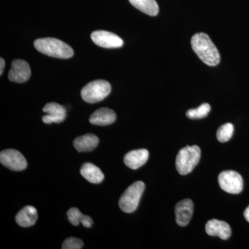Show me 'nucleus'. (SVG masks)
<instances>
[{
	"mask_svg": "<svg viewBox=\"0 0 249 249\" xmlns=\"http://www.w3.org/2000/svg\"><path fill=\"white\" fill-rule=\"evenodd\" d=\"M211 111V106L209 103H204L196 109H189L187 111V117L191 119H199L206 117Z\"/></svg>",
	"mask_w": 249,
	"mask_h": 249,
	"instance_id": "aec40b11",
	"label": "nucleus"
},
{
	"mask_svg": "<svg viewBox=\"0 0 249 249\" xmlns=\"http://www.w3.org/2000/svg\"><path fill=\"white\" fill-rule=\"evenodd\" d=\"M34 47L40 53L53 58L68 59L73 55V49L63 41L53 37L37 39Z\"/></svg>",
	"mask_w": 249,
	"mask_h": 249,
	"instance_id": "f03ea898",
	"label": "nucleus"
},
{
	"mask_svg": "<svg viewBox=\"0 0 249 249\" xmlns=\"http://www.w3.org/2000/svg\"><path fill=\"white\" fill-rule=\"evenodd\" d=\"M111 85L104 80H96L85 85L81 91L82 98L88 103H96L105 99L111 92Z\"/></svg>",
	"mask_w": 249,
	"mask_h": 249,
	"instance_id": "39448f33",
	"label": "nucleus"
},
{
	"mask_svg": "<svg viewBox=\"0 0 249 249\" xmlns=\"http://www.w3.org/2000/svg\"><path fill=\"white\" fill-rule=\"evenodd\" d=\"M129 2L139 11L150 16L159 14L158 4L155 0H129Z\"/></svg>",
	"mask_w": 249,
	"mask_h": 249,
	"instance_id": "6ab92c4d",
	"label": "nucleus"
},
{
	"mask_svg": "<svg viewBox=\"0 0 249 249\" xmlns=\"http://www.w3.org/2000/svg\"><path fill=\"white\" fill-rule=\"evenodd\" d=\"M69 222L72 225L78 226L80 222L85 228H91L93 225V220L89 216L84 215L76 207L71 208L67 211Z\"/></svg>",
	"mask_w": 249,
	"mask_h": 249,
	"instance_id": "a211bd4d",
	"label": "nucleus"
},
{
	"mask_svg": "<svg viewBox=\"0 0 249 249\" xmlns=\"http://www.w3.org/2000/svg\"><path fill=\"white\" fill-rule=\"evenodd\" d=\"M218 182L223 191L231 194H239L243 190V178L233 170L222 172L218 177Z\"/></svg>",
	"mask_w": 249,
	"mask_h": 249,
	"instance_id": "423d86ee",
	"label": "nucleus"
},
{
	"mask_svg": "<svg viewBox=\"0 0 249 249\" xmlns=\"http://www.w3.org/2000/svg\"><path fill=\"white\" fill-rule=\"evenodd\" d=\"M201 158V150L197 145L186 146L181 149L176 158V168L180 175L191 173Z\"/></svg>",
	"mask_w": 249,
	"mask_h": 249,
	"instance_id": "7ed1b4c3",
	"label": "nucleus"
},
{
	"mask_svg": "<svg viewBox=\"0 0 249 249\" xmlns=\"http://www.w3.org/2000/svg\"><path fill=\"white\" fill-rule=\"evenodd\" d=\"M234 132V126L232 124L228 123L222 124L219 127L217 132V139L219 142H229L232 138Z\"/></svg>",
	"mask_w": 249,
	"mask_h": 249,
	"instance_id": "412c9836",
	"label": "nucleus"
},
{
	"mask_svg": "<svg viewBox=\"0 0 249 249\" xmlns=\"http://www.w3.org/2000/svg\"><path fill=\"white\" fill-rule=\"evenodd\" d=\"M145 187V183L142 181H136L129 186L119 199V205L121 211L126 213L134 212L138 208Z\"/></svg>",
	"mask_w": 249,
	"mask_h": 249,
	"instance_id": "20e7f679",
	"label": "nucleus"
},
{
	"mask_svg": "<svg viewBox=\"0 0 249 249\" xmlns=\"http://www.w3.org/2000/svg\"><path fill=\"white\" fill-rule=\"evenodd\" d=\"M91 38L96 45L103 48H120L124 45V40L115 34L106 31H93Z\"/></svg>",
	"mask_w": 249,
	"mask_h": 249,
	"instance_id": "6e6552de",
	"label": "nucleus"
},
{
	"mask_svg": "<svg viewBox=\"0 0 249 249\" xmlns=\"http://www.w3.org/2000/svg\"><path fill=\"white\" fill-rule=\"evenodd\" d=\"M116 119L115 112L107 107L100 108L91 114L89 122L95 125L106 126L114 124Z\"/></svg>",
	"mask_w": 249,
	"mask_h": 249,
	"instance_id": "4468645a",
	"label": "nucleus"
},
{
	"mask_svg": "<svg viewBox=\"0 0 249 249\" xmlns=\"http://www.w3.org/2000/svg\"><path fill=\"white\" fill-rule=\"evenodd\" d=\"M83 247V242L76 237H69L62 243V249H80Z\"/></svg>",
	"mask_w": 249,
	"mask_h": 249,
	"instance_id": "4be33fe9",
	"label": "nucleus"
},
{
	"mask_svg": "<svg viewBox=\"0 0 249 249\" xmlns=\"http://www.w3.org/2000/svg\"><path fill=\"white\" fill-rule=\"evenodd\" d=\"M31 71L29 64L25 60H15L11 63L9 73V79L17 83H23L30 78Z\"/></svg>",
	"mask_w": 249,
	"mask_h": 249,
	"instance_id": "1a4fd4ad",
	"label": "nucleus"
},
{
	"mask_svg": "<svg viewBox=\"0 0 249 249\" xmlns=\"http://www.w3.org/2000/svg\"><path fill=\"white\" fill-rule=\"evenodd\" d=\"M82 176L89 182L98 184L104 179V175L98 167L91 163H85L80 168Z\"/></svg>",
	"mask_w": 249,
	"mask_h": 249,
	"instance_id": "f3484780",
	"label": "nucleus"
},
{
	"mask_svg": "<svg viewBox=\"0 0 249 249\" xmlns=\"http://www.w3.org/2000/svg\"><path fill=\"white\" fill-rule=\"evenodd\" d=\"M191 45L201 61L209 66H216L220 62L219 51L207 34L204 33L195 34L191 39Z\"/></svg>",
	"mask_w": 249,
	"mask_h": 249,
	"instance_id": "f257e3e1",
	"label": "nucleus"
},
{
	"mask_svg": "<svg viewBox=\"0 0 249 249\" xmlns=\"http://www.w3.org/2000/svg\"><path fill=\"white\" fill-rule=\"evenodd\" d=\"M0 162L6 168L14 171H22L27 167L25 157L20 152L15 149H8L1 151Z\"/></svg>",
	"mask_w": 249,
	"mask_h": 249,
	"instance_id": "0eeeda50",
	"label": "nucleus"
},
{
	"mask_svg": "<svg viewBox=\"0 0 249 249\" xmlns=\"http://www.w3.org/2000/svg\"><path fill=\"white\" fill-rule=\"evenodd\" d=\"M149 152L146 149H139L127 152L124 157V164L132 170L139 169L148 160Z\"/></svg>",
	"mask_w": 249,
	"mask_h": 249,
	"instance_id": "ddd939ff",
	"label": "nucleus"
},
{
	"mask_svg": "<svg viewBox=\"0 0 249 249\" xmlns=\"http://www.w3.org/2000/svg\"><path fill=\"white\" fill-rule=\"evenodd\" d=\"M42 110L47 114L42 117V121L46 124H51L52 123L60 124L65 121L67 116L66 109L64 106L57 103H47Z\"/></svg>",
	"mask_w": 249,
	"mask_h": 249,
	"instance_id": "9d476101",
	"label": "nucleus"
},
{
	"mask_svg": "<svg viewBox=\"0 0 249 249\" xmlns=\"http://www.w3.org/2000/svg\"><path fill=\"white\" fill-rule=\"evenodd\" d=\"M0 65H1V66H0V75L1 76L5 67V61L2 58H0Z\"/></svg>",
	"mask_w": 249,
	"mask_h": 249,
	"instance_id": "5701e85b",
	"label": "nucleus"
},
{
	"mask_svg": "<svg viewBox=\"0 0 249 249\" xmlns=\"http://www.w3.org/2000/svg\"><path fill=\"white\" fill-rule=\"evenodd\" d=\"M244 216H245L246 220L249 222V206L245 209L244 212Z\"/></svg>",
	"mask_w": 249,
	"mask_h": 249,
	"instance_id": "b1692460",
	"label": "nucleus"
},
{
	"mask_svg": "<svg viewBox=\"0 0 249 249\" xmlns=\"http://www.w3.org/2000/svg\"><path fill=\"white\" fill-rule=\"evenodd\" d=\"M37 211L35 207L27 206L18 212L16 221L18 225L22 227H30L37 222Z\"/></svg>",
	"mask_w": 249,
	"mask_h": 249,
	"instance_id": "2eb2a0df",
	"label": "nucleus"
},
{
	"mask_svg": "<svg viewBox=\"0 0 249 249\" xmlns=\"http://www.w3.org/2000/svg\"><path fill=\"white\" fill-rule=\"evenodd\" d=\"M206 232L210 236H217L222 240H228L231 235V229L228 223L213 219L206 224Z\"/></svg>",
	"mask_w": 249,
	"mask_h": 249,
	"instance_id": "f8f14e48",
	"label": "nucleus"
},
{
	"mask_svg": "<svg viewBox=\"0 0 249 249\" xmlns=\"http://www.w3.org/2000/svg\"><path fill=\"white\" fill-rule=\"evenodd\" d=\"M193 202L189 199L180 201L175 206L176 222L180 227H186L191 222L193 213Z\"/></svg>",
	"mask_w": 249,
	"mask_h": 249,
	"instance_id": "9b49d317",
	"label": "nucleus"
},
{
	"mask_svg": "<svg viewBox=\"0 0 249 249\" xmlns=\"http://www.w3.org/2000/svg\"><path fill=\"white\" fill-rule=\"evenodd\" d=\"M99 142L97 136L93 134H87L80 136L73 141V146L79 152H91L94 150Z\"/></svg>",
	"mask_w": 249,
	"mask_h": 249,
	"instance_id": "dca6fc26",
	"label": "nucleus"
}]
</instances>
